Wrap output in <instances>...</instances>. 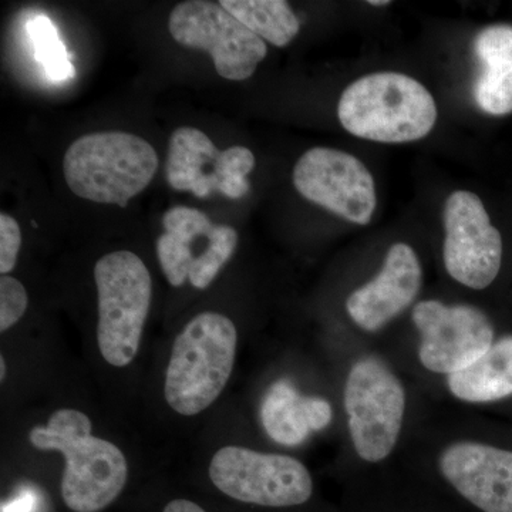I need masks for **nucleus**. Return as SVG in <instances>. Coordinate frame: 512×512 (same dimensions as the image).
<instances>
[{"label":"nucleus","instance_id":"393cba45","mask_svg":"<svg viewBox=\"0 0 512 512\" xmlns=\"http://www.w3.org/2000/svg\"><path fill=\"white\" fill-rule=\"evenodd\" d=\"M29 299L25 286L12 276L0 278V330L12 328L25 315Z\"/></svg>","mask_w":512,"mask_h":512},{"label":"nucleus","instance_id":"2eb2a0df","mask_svg":"<svg viewBox=\"0 0 512 512\" xmlns=\"http://www.w3.org/2000/svg\"><path fill=\"white\" fill-rule=\"evenodd\" d=\"M221 153L198 128H177L168 144L167 183L173 190L190 191L198 198L210 197L212 192H218L215 168Z\"/></svg>","mask_w":512,"mask_h":512},{"label":"nucleus","instance_id":"9b49d317","mask_svg":"<svg viewBox=\"0 0 512 512\" xmlns=\"http://www.w3.org/2000/svg\"><path fill=\"white\" fill-rule=\"evenodd\" d=\"M413 322L421 335V365L430 372L453 375L494 345L493 325L473 306L420 302L414 306Z\"/></svg>","mask_w":512,"mask_h":512},{"label":"nucleus","instance_id":"4468645a","mask_svg":"<svg viewBox=\"0 0 512 512\" xmlns=\"http://www.w3.org/2000/svg\"><path fill=\"white\" fill-rule=\"evenodd\" d=\"M261 419L266 433L276 443L298 446L312 431L329 426L332 407L319 397L302 396L288 380H279L266 393Z\"/></svg>","mask_w":512,"mask_h":512},{"label":"nucleus","instance_id":"f257e3e1","mask_svg":"<svg viewBox=\"0 0 512 512\" xmlns=\"http://www.w3.org/2000/svg\"><path fill=\"white\" fill-rule=\"evenodd\" d=\"M92 421L74 409L57 410L46 426L35 427L30 443L66 458L62 478L64 503L76 512H97L113 503L127 483L126 457L110 441L92 436Z\"/></svg>","mask_w":512,"mask_h":512},{"label":"nucleus","instance_id":"0eeeda50","mask_svg":"<svg viewBox=\"0 0 512 512\" xmlns=\"http://www.w3.org/2000/svg\"><path fill=\"white\" fill-rule=\"evenodd\" d=\"M210 477L228 497L262 507L305 504L313 493L311 474L301 461L245 447L218 450L211 460Z\"/></svg>","mask_w":512,"mask_h":512},{"label":"nucleus","instance_id":"7ed1b4c3","mask_svg":"<svg viewBox=\"0 0 512 512\" xmlns=\"http://www.w3.org/2000/svg\"><path fill=\"white\" fill-rule=\"evenodd\" d=\"M158 156L143 138L101 131L74 140L63 157L64 180L83 200L126 208L157 173Z\"/></svg>","mask_w":512,"mask_h":512},{"label":"nucleus","instance_id":"aec40b11","mask_svg":"<svg viewBox=\"0 0 512 512\" xmlns=\"http://www.w3.org/2000/svg\"><path fill=\"white\" fill-rule=\"evenodd\" d=\"M254 167L255 157L249 148L234 146L222 151L215 168L218 192L231 200L245 197L249 191L247 175Z\"/></svg>","mask_w":512,"mask_h":512},{"label":"nucleus","instance_id":"9d476101","mask_svg":"<svg viewBox=\"0 0 512 512\" xmlns=\"http://www.w3.org/2000/svg\"><path fill=\"white\" fill-rule=\"evenodd\" d=\"M444 265L448 275L467 288H488L500 272L503 239L483 202L470 191H456L444 208Z\"/></svg>","mask_w":512,"mask_h":512},{"label":"nucleus","instance_id":"423d86ee","mask_svg":"<svg viewBox=\"0 0 512 512\" xmlns=\"http://www.w3.org/2000/svg\"><path fill=\"white\" fill-rule=\"evenodd\" d=\"M350 436L360 458L379 463L392 453L406 412V392L386 363L363 357L350 369L345 386Z\"/></svg>","mask_w":512,"mask_h":512},{"label":"nucleus","instance_id":"1a4fd4ad","mask_svg":"<svg viewBox=\"0 0 512 512\" xmlns=\"http://www.w3.org/2000/svg\"><path fill=\"white\" fill-rule=\"evenodd\" d=\"M302 197L345 218L366 225L376 210V188L372 174L352 154L333 148L315 147L299 158L292 174Z\"/></svg>","mask_w":512,"mask_h":512},{"label":"nucleus","instance_id":"dca6fc26","mask_svg":"<svg viewBox=\"0 0 512 512\" xmlns=\"http://www.w3.org/2000/svg\"><path fill=\"white\" fill-rule=\"evenodd\" d=\"M447 383L463 402H497L512 396V336L495 342L473 365L448 376Z\"/></svg>","mask_w":512,"mask_h":512},{"label":"nucleus","instance_id":"a211bd4d","mask_svg":"<svg viewBox=\"0 0 512 512\" xmlns=\"http://www.w3.org/2000/svg\"><path fill=\"white\" fill-rule=\"evenodd\" d=\"M28 32L35 46L37 62L45 67L49 79L64 82L74 76L66 46L60 40L55 23L46 16H35L28 23Z\"/></svg>","mask_w":512,"mask_h":512},{"label":"nucleus","instance_id":"a878e982","mask_svg":"<svg viewBox=\"0 0 512 512\" xmlns=\"http://www.w3.org/2000/svg\"><path fill=\"white\" fill-rule=\"evenodd\" d=\"M22 245V234L15 218L6 212L0 214V272L8 275L18 262V255Z\"/></svg>","mask_w":512,"mask_h":512},{"label":"nucleus","instance_id":"ddd939ff","mask_svg":"<svg viewBox=\"0 0 512 512\" xmlns=\"http://www.w3.org/2000/svg\"><path fill=\"white\" fill-rule=\"evenodd\" d=\"M421 278L414 249L407 244L392 245L380 274L349 296L346 309L350 318L367 332L382 329L414 301Z\"/></svg>","mask_w":512,"mask_h":512},{"label":"nucleus","instance_id":"6ab92c4d","mask_svg":"<svg viewBox=\"0 0 512 512\" xmlns=\"http://www.w3.org/2000/svg\"><path fill=\"white\" fill-rule=\"evenodd\" d=\"M238 244V232L229 225H215L208 247L192 261L190 268L191 285L207 289L220 274L222 266L234 255Z\"/></svg>","mask_w":512,"mask_h":512},{"label":"nucleus","instance_id":"bb28decb","mask_svg":"<svg viewBox=\"0 0 512 512\" xmlns=\"http://www.w3.org/2000/svg\"><path fill=\"white\" fill-rule=\"evenodd\" d=\"M2 512H42V495L33 487H22L12 500L2 504Z\"/></svg>","mask_w":512,"mask_h":512},{"label":"nucleus","instance_id":"c756f323","mask_svg":"<svg viewBox=\"0 0 512 512\" xmlns=\"http://www.w3.org/2000/svg\"><path fill=\"white\" fill-rule=\"evenodd\" d=\"M0 366H2V372H0V375H2V379H5V373H6V367H5V359H0Z\"/></svg>","mask_w":512,"mask_h":512},{"label":"nucleus","instance_id":"4be33fe9","mask_svg":"<svg viewBox=\"0 0 512 512\" xmlns=\"http://www.w3.org/2000/svg\"><path fill=\"white\" fill-rule=\"evenodd\" d=\"M474 50L485 69H512V26L497 25L481 30Z\"/></svg>","mask_w":512,"mask_h":512},{"label":"nucleus","instance_id":"f03ea898","mask_svg":"<svg viewBox=\"0 0 512 512\" xmlns=\"http://www.w3.org/2000/svg\"><path fill=\"white\" fill-rule=\"evenodd\" d=\"M346 131L377 143H410L429 136L437 106L423 84L402 73H375L350 84L340 97Z\"/></svg>","mask_w":512,"mask_h":512},{"label":"nucleus","instance_id":"b1692460","mask_svg":"<svg viewBox=\"0 0 512 512\" xmlns=\"http://www.w3.org/2000/svg\"><path fill=\"white\" fill-rule=\"evenodd\" d=\"M165 232L191 245L198 238L210 234L214 222L200 210L190 207H174L165 212L163 218Z\"/></svg>","mask_w":512,"mask_h":512},{"label":"nucleus","instance_id":"c85d7f7f","mask_svg":"<svg viewBox=\"0 0 512 512\" xmlns=\"http://www.w3.org/2000/svg\"><path fill=\"white\" fill-rule=\"evenodd\" d=\"M370 5L372 6H384V5H389V2H386V0H370Z\"/></svg>","mask_w":512,"mask_h":512},{"label":"nucleus","instance_id":"f8f14e48","mask_svg":"<svg viewBox=\"0 0 512 512\" xmlns=\"http://www.w3.org/2000/svg\"><path fill=\"white\" fill-rule=\"evenodd\" d=\"M444 478L484 512H512V451L461 441L440 456Z\"/></svg>","mask_w":512,"mask_h":512},{"label":"nucleus","instance_id":"39448f33","mask_svg":"<svg viewBox=\"0 0 512 512\" xmlns=\"http://www.w3.org/2000/svg\"><path fill=\"white\" fill-rule=\"evenodd\" d=\"M99 296L97 342L111 366L130 365L140 348L150 311L153 282L140 256L128 251L104 255L94 266Z\"/></svg>","mask_w":512,"mask_h":512},{"label":"nucleus","instance_id":"f3484780","mask_svg":"<svg viewBox=\"0 0 512 512\" xmlns=\"http://www.w3.org/2000/svg\"><path fill=\"white\" fill-rule=\"evenodd\" d=\"M220 3L245 28L276 47L288 46L301 29V23L285 0H221Z\"/></svg>","mask_w":512,"mask_h":512},{"label":"nucleus","instance_id":"6e6552de","mask_svg":"<svg viewBox=\"0 0 512 512\" xmlns=\"http://www.w3.org/2000/svg\"><path fill=\"white\" fill-rule=\"evenodd\" d=\"M168 30L178 45L210 53L217 73L234 82L249 79L268 53L264 40L220 2L178 3L168 19Z\"/></svg>","mask_w":512,"mask_h":512},{"label":"nucleus","instance_id":"cd10ccee","mask_svg":"<svg viewBox=\"0 0 512 512\" xmlns=\"http://www.w3.org/2000/svg\"><path fill=\"white\" fill-rule=\"evenodd\" d=\"M164 512H205L202 510L200 505L192 503L188 500H174L171 501L167 507L164 508Z\"/></svg>","mask_w":512,"mask_h":512},{"label":"nucleus","instance_id":"20e7f679","mask_svg":"<svg viewBox=\"0 0 512 512\" xmlns=\"http://www.w3.org/2000/svg\"><path fill=\"white\" fill-rule=\"evenodd\" d=\"M237 328L222 313L202 312L174 340L165 373L168 406L183 416L204 412L227 386L235 355Z\"/></svg>","mask_w":512,"mask_h":512},{"label":"nucleus","instance_id":"412c9836","mask_svg":"<svg viewBox=\"0 0 512 512\" xmlns=\"http://www.w3.org/2000/svg\"><path fill=\"white\" fill-rule=\"evenodd\" d=\"M474 99L481 110L493 116L512 111V69H485L474 87Z\"/></svg>","mask_w":512,"mask_h":512},{"label":"nucleus","instance_id":"5701e85b","mask_svg":"<svg viewBox=\"0 0 512 512\" xmlns=\"http://www.w3.org/2000/svg\"><path fill=\"white\" fill-rule=\"evenodd\" d=\"M157 255L168 282L173 286H183L190 276L191 264L194 261L190 245L173 234L164 232L157 239Z\"/></svg>","mask_w":512,"mask_h":512}]
</instances>
